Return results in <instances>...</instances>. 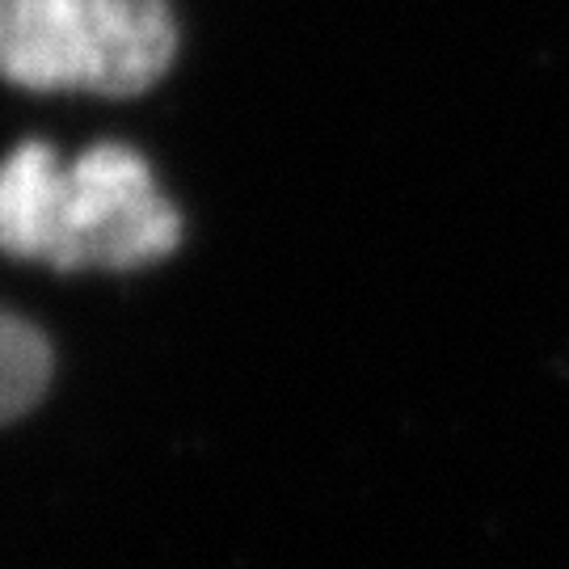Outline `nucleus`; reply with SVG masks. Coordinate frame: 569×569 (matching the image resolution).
<instances>
[{
  "label": "nucleus",
  "instance_id": "2",
  "mask_svg": "<svg viewBox=\"0 0 569 569\" xmlns=\"http://www.w3.org/2000/svg\"><path fill=\"white\" fill-rule=\"evenodd\" d=\"M178 56L169 0H0V81L140 98Z\"/></svg>",
  "mask_w": 569,
  "mask_h": 569
},
{
  "label": "nucleus",
  "instance_id": "1",
  "mask_svg": "<svg viewBox=\"0 0 569 569\" xmlns=\"http://www.w3.org/2000/svg\"><path fill=\"white\" fill-rule=\"evenodd\" d=\"M182 244V216L157 186L143 152L119 140L77 161L26 140L0 161V253L72 270H140Z\"/></svg>",
  "mask_w": 569,
  "mask_h": 569
},
{
  "label": "nucleus",
  "instance_id": "3",
  "mask_svg": "<svg viewBox=\"0 0 569 569\" xmlns=\"http://www.w3.org/2000/svg\"><path fill=\"white\" fill-rule=\"evenodd\" d=\"M56 355L39 326L0 305V427L26 418L51 388Z\"/></svg>",
  "mask_w": 569,
  "mask_h": 569
}]
</instances>
